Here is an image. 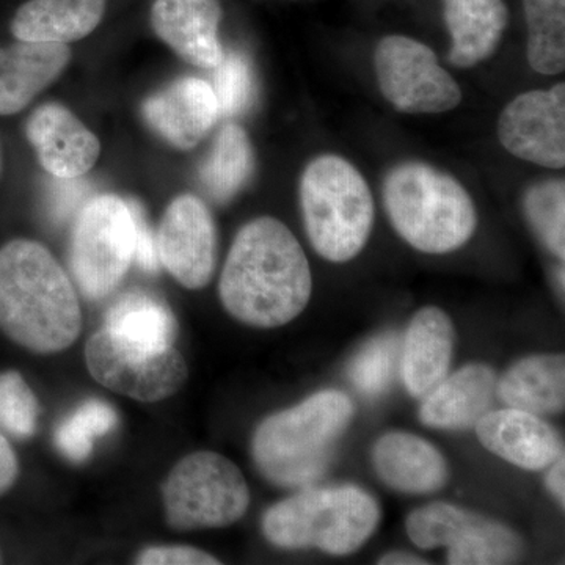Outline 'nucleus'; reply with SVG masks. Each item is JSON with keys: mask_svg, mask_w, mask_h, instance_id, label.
Listing matches in <instances>:
<instances>
[{"mask_svg": "<svg viewBox=\"0 0 565 565\" xmlns=\"http://www.w3.org/2000/svg\"><path fill=\"white\" fill-rule=\"evenodd\" d=\"M523 210L539 239L556 258L565 256V182L542 181L527 189Z\"/></svg>", "mask_w": 565, "mask_h": 565, "instance_id": "obj_29", "label": "nucleus"}, {"mask_svg": "<svg viewBox=\"0 0 565 565\" xmlns=\"http://www.w3.org/2000/svg\"><path fill=\"white\" fill-rule=\"evenodd\" d=\"M313 291L310 263L291 230L274 217L248 222L234 237L218 294L225 310L256 329L300 316Z\"/></svg>", "mask_w": 565, "mask_h": 565, "instance_id": "obj_1", "label": "nucleus"}, {"mask_svg": "<svg viewBox=\"0 0 565 565\" xmlns=\"http://www.w3.org/2000/svg\"><path fill=\"white\" fill-rule=\"evenodd\" d=\"M300 207L308 239L327 262H351L374 226V199L363 174L337 154H323L305 167Z\"/></svg>", "mask_w": 565, "mask_h": 565, "instance_id": "obj_6", "label": "nucleus"}, {"mask_svg": "<svg viewBox=\"0 0 565 565\" xmlns=\"http://www.w3.org/2000/svg\"><path fill=\"white\" fill-rule=\"evenodd\" d=\"M399 355V340L394 334L375 338L353 359L349 377L364 396H379L392 385Z\"/></svg>", "mask_w": 565, "mask_h": 565, "instance_id": "obj_30", "label": "nucleus"}, {"mask_svg": "<svg viewBox=\"0 0 565 565\" xmlns=\"http://www.w3.org/2000/svg\"><path fill=\"white\" fill-rule=\"evenodd\" d=\"M381 516L377 500L360 487H303L267 509L263 533L278 548L345 556L370 541Z\"/></svg>", "mask_w": 565, "mask_h": 565, "instance_id": "obj_5", "label": "nucleus"}, {"mask_svg": "<svg viewBox=\"0 0 565 565\" xmlns=\"http://www.w3.org/2000/svg\"><path fill=\"white\" fill-rule=\"evenodd\" d=\"M381 565H426V561L422 557L412 555V553L405 552H392L388 555L382 556L379 561Z\"/></svg>", "mask_w": 565, "mask_h": 565, "instance_id": "obj_38", "label": "nucleus"}, {"mask_svg": "<svg viewBox=\"0 0 565 565\" xmlns=\"http://www.w3.org/2000/svg\"><path fill=\"white\" fill-rule=\"evenodd\" d=\"M497 134L514 158L545 169H564V82L550 90H531L512 99L498 118Z\"/></svg>", "mask_w": 565, "mask_h": 565, "instance_id": "obj_12", "label": "nucleus"}, {"mask_svg": "<svg viewBox=\"0 0 565 565\" xmlns=\"http://www.w3.org/2000/svg\"><path fill=\"white\" fill-rule=\"evenodd\" d=\"M497 384L492 367L468 364L423 397L419 419L435 429H470L492 408Z\"/></svg>", "mask_w": 565, "mask_h": 565, "instance_id": "obj_19", "label": "nucleus"}, {"mask_svg": "<svg viewBox=\"0 0 565 565\" xmlns=\"http://www.w3.org/2000/svg\"><path fill=\"white\" fill-rule=\"evenodd\" d=\"M546 486L550 492L556 498L557 503L565 505V460L561 456L556 462L548 467V475H546Z\"/></svg>", "mask_w": 565, "mask_h": 565, "instance_id": "obj_37", "label": "nucleus"}, {"mask_svg": "<svg viewBox=\"0 0 565 565\" xmlns=\"http://www.w3.org/2000/svg\"><path fill=\"white\" fill-rule=\"evenodd\" d=\"M118 415L110 404L88 399L58 424L54 434L55 448L70 462L82 463L92 456L95 438L110 434L117 427Z\"/></svg>", "mask_w": 565, "mask_h": 565, "instance_id": "obj_28", "label": "nucleus"}, {"mask_svg": "<svg viewBox=\"0 0 565 565\" xmlns=\"http://www.w3.org/2000/svg\"><path fill=\"white\" fill-rule=\"evenodd\" d=\"M250 490L236 463L217 452L200 451L174 465L163 484V508L178 531L225 527L239 522Z\"/></svg>", "mask_w": 565, "mask_h": 565, "instance_id": "obj_7", "label": "nucleus"}, {"mask_svg": "<svg viewBox=\"0 0 565 565\" xmlns=\"http://www.w3.org/2000/svg\"><path fill=\"white\" fill-rule=\"evenodd\" d=\"M382 195L396 233L427 255L459 250L478 226L467 189L429 163L408 161L393 167L386 173Z\"/></svg>", "mask_w": 565, "mask_h": 565, "instance_id": "obj_4", "label": "nucleus"}, {"mask_svg": "<svg viewBox=\"0 0 565 565\" xmlns=\"http://www.w3.org/2000/svg\"><path fill=\"white\" fill-rule=\"evenodd\" d=\"M373 465L386 486L403 493L438 492L449 478L444 455L414 434L382 435L373 448Z\"/></svg>", "mask_w": 565, "mask_h": 565, "instance_id": "obj_21", "label": "nucleus"}, {"mask_svg": "<svg viewBox=\"0 0 565 565\" xmlns=\"http://www.w3.org/2000/svg\"><path fill=\"white\" fill-rule=\"evenodd\" d=\"M141 565H215L221 564L217 557L185 545L150 546L137 556Z\"/></svg>", "mask_w": 565, "mask_h": 565, "instance_id": "obj_33", "label": "nucleus"}, {"mask_svg": "<svg viewBox=\"0 0 565 565\" xmlns=\"http://www.w3.org/2000/svg\"><path fill=\"white\" fill-rule=\"evenodd\" d=\"M136 248V226L128 202L98 195L81 207L71 236L74 280L88 299L109 296L128 273Z\"/></svg>", "mask_w": 565, "mask_h": 565, "instance_id": "obj_8", "label": "nucleus"}, {"mask_svg": "<svg viewBox=\"0 0 565 565\" xmlns=\"http://www.w3.org/2000/svg\"><path fill=\"white\" fill-rule=\"evenodd\" d=\"M54 185V193L51 196L52 214L55 218L68 217L71 212L76 210L77 204L84 199V185L74 180H61Z\"/></svg>", "mask_w": 565, "mask_h": 565, "instance_id": "obj_35", "label": "nucleus"}, {"mask_svg": "<svg viewBox=\"0 0 565 565\" xmlns=\"http://www.w3.org/2000/svg\"><path fill=\"white\" fill-rule=\"evenodd\" d=\"M18 473H20L18 457L6 435L0 430V494L6 493L14 484Z\"/></svg>", "mask_w": 565, "mask_h": 565, "instance_id": "obj_36", "label": "nucleus"}, {"mask_svg": "<svg viewBox=\"0 0 565 565\" xmlns=\"http://www.w3.org/2000/svg\"><path fill=\"white\" fill-rule=\"evenodd\" d=\"M407 534L423 550L448 548L451 565L514 564L523 552L515 531L448 503H430L412 512Z\"/></svg>", "mask_w": 565, "mask_h": 565, "instance_id": "obj_10", "label": "nucleus"}, {"mask_svg": "<svg viewBox=\"0 0 565 565\" xmlns=\"http://www.w3.org/2000/svg\"><path fill=\"white\" fill-rule=\"evenodd\" d=\"M159 263L188 289L211 281L217 259V230L210 207L191 193L177 196L167 207L158 236Z\"/></svg>", "mask_w": 565, "mask_h": 565, "instance_id": "obj_13", "label": "nucleus"}, {"mask_svg": "<svg viewBox=\"0 0 565 565\" xmlns=\"http://www.w3.org/2000/svg\"><path fill=\"white\" fill-rule=\"evenodd\" d=\"M104 330L141 348H172L177 338V319L161 300L145 292L125 294L104 316Z\"/></svg>", "mask_w": 565, "mask_h": 565, "instance_id": "obj_25", "label": "nucleus"}, {"mask_svg": "<svg viewBox=\"0 0 565 565\" xmlns=\"http://www.w3.org/2000/svg\"><path fill=\"white\" fill-rule=\"evenodd\" d=\"M456 330L440 308L426 307L405 332L399 370L407 392L424 397L448 375L455 352Z\"/></svg>", "mask_w": 565, "mask_h": 565, "instance_id": "obj_18", "label": "nucleus"}, {"mask_svg": "<svg viewBox=\"0 0 565 565\" xmlns=\"http://www.w3.org/2000/svg\"><path fill=\"white\" fill-rule=\"evenodd\" d=\"M25 134L41 167L57 180L84 177L102 154L98 137L58 103L44 104L33 111Z\"/></svg>", "mask_w": 565, "mask_h": 565, "instance_id": "obj_14", "label": "nucleus"}, {"mask_svg": "<svg viewBox=\"0 0 565 565\" xmlns=\"http://www.w3.org/2000/svg\"><path fill=\"white\" fill-rule=\"evenodd\" d=\"M128 204L129 210H131L134 226H136L134 258L137 259L141 269L147 270V273H156L159 269V255L154 233L148 225L140 204L132 202V200H129Z\"/></svg>", "mask_w": 565, "mask_h": 565, "instance_id": "obj_34", "label": "nucleus"}, {"mask_svg": "<svg viewBox=\"0 0 565 565\" xmlns=\"http://www.w3.org/2000/svg\"><path fill=\"white\" fill-rule=\"evenodd\" d=\"M218 0H154L152 31L188 63L214 70L223 61Z\"/></svg>", "mask_w": 565, "mask_h": 565, "instance_id": "obj_16", "label": "nucleus"}, {"mask_svg": "<svg viewBox=\"0 0 565 565\" xmlns=\"http://www.w3.org/2000/svg\"><path fill=\"white\" fill-rule=\"evenodd\" d=\"M106 0H29L14 14L11 33L20 41L68 44L90 35Z\"/></svg>", "mask_w": 565, "mask_h": 565, "instance_id": "obj_23", "label": "nucleus"}, {"mask_svg": "<svg viewBox=\"0 0 565 565\" xmlns=\"http://www.w3.org/2000/svg\"><path fill=\"white\" fill-rule=\"evenodd\" d=\"M475 427L486 449L523 470H546L564 456L563 438L555 427L530 412L490 411Z\"/></svg>", "mask_w": 565, "mask_h": 565, "instance_id": "obj_17", "label": "nucleus"}, {"mask_svg": "<svg viewBox=\"0 0 565 565\" xmlns=\"http://www.w3.org/2000/svg\"><path fill=\"white\" fill-rule=\"evenodd\" d=\"M527 24V62L545 76L565 68V0H523Z\"/></svg>", "mask_w": 565, "mask_h": 565, "instance_id": "obj_27", "label": "nucleus"}, {"mask_svg": "<svg viewBox=\"0 0 565 565\" xmlns=\"http://www.w3.org/2000/svg\"><path fill=\"white\" fill-rule=\"evenodd\" d=\"M497 393L508 407L534 415L559 414L565 405L563 355H534L520 360L501 377Z\"/></svg>", "mask_w": 565, "mask_h": 565, "instance_id": "obj_24", "label": "nucleus"}, {"mask_svg": "<svg viewBox=\"0 0 565 565\" xmlns=\"http://www.w3.org/2000/svg\"><path fill=\"white\" fill-rule=\"evenodd\" d=\"M145 121L178 150H192L214 128L221 109L210 82L182 77L150 96L141 107Z\"/></svg>", "mask_w": 565, "mask_h": 565, "instance_id": "obj_15", "label": "nucleus"}, {"mask_svg": "<svg viewBox=\"0 0 565 565\" xmlns=\"http://www.w3.org/2000/svg\"><path fill=\"white\" fill-rule=\"evenodd\" d=\"M215 70L214 93L223 117H236L250 107L255 82L250 62L241 52L223 55Z\"/></svg>", "mask_w": 565, "mask_h": 565, "instance_id": "obj_32", "label": "nucleus"}, {"mask_svg": "<svg viewBox=\"0 0 565 565\" xmlns=\"http://www.w3.org/2000/svg\"><path fill=\"white\" fill-rule=\"evenodd\" d=\"M444 17L451 35L448 61L457 68L492 57L509 24L504 0H444Z\"/></svg>", "mask_w": 565, "mask_h": 565, "instance_id": "obj_22", "label": "nucleus"}, {"mask_svg": "<svg viewBox=\"0 0 565 565\" xmlns=\"http://www.w3.org/2000/svg\"><path fill=\"white\" fill-rule=\"evenodd\" d=\"M353 414L355 408L348 394L326 390L269 416L253 435L256 467L267 481L277 486H313L326 475L334 445Z\"/></svg>", "mask_w": 565, "mask_h": 565, "instance_id": "obj_3", "label": "nucleus"}, {"mask_svg": "<svg viewBox=\"0 0 565 565\" xmlns=\"http://www.w3.org/2000/svg\"><path fill=\"white\" fill-rule=\"evenodd\" d=\"M70 61L68 44L20 41L0 47V115L25 109L57 81Z\"/></svg>", "mask_w": 565, "mask_h": 565, "instance_id": "obj_20", "label": "nucleus"}, {"mask_svg": "<svg viewBox=\"0 0 565 565\" xmlns=\"http://www.w3.org/2000/svg\"><path fill=\"white\" fill-rule=\"evenodd\" d=\"M85 363L96 382L140 403H158L188 382L185 360L173 348H141L99 330L85 345Z\"/></svg>", "mask_w": 565, "mask_h": 565, "instance_id": "obj_11", "label": "nucleus"}, {"mask_svg": "<svg viewBox=\"0 0 565 565\" xmlns=\"http://www.w3.org/2000/svg\"><path fill=\"white\" fill-rule=\"evenodd\" d=\"M374 66L382 95L403 114H444L462 102L455 77L422 41L385 36L375 47Z\"/></svg>", "mask_w": 565, "mask_h": 565, "instance_id": "obj_9", "label": "nucleus"}, {"mask_svg": "<svg viewBox=\"0 0 565 565\" xmlns=\"http://www.w3.org/2000/svg\"><path fill=\"white\" fill-rule=\"evenodd\" d=\"M253 169L255 156L247 132L241 126L226 125L212 145L200 178L215 202L226 203L247 184Z\"/></svg>", "mask_w": 565, "mask_h": 565, "instance_id": "obj_26", "label": "nucleus"}, {"mask_svg": "<svg viewBox=\"0 0 565 565\" xmlns=\"http://www.w3.org/2000/svg\"><path fill=\"white\" fill-rule=\"evenodd\" d=\"M0 329L40 355L65 351L79 337L76 289L43 244L14 239L0 248Z\"/></svg>", "mask_w": 565, "mask_h": 565, "instance_id": "obj_2", "label": "nucleus"}, {"mask_svg": "<svg viewBox=\"0 0 565 565\" xmlns=\"http://www.w3.org/2000/svg\"><path fill=\"white\" fill-rule=\"evenodd\" d=\"M40 403L21 374H0V430L11 437H32L39 426Z\"/></svg>", "mask_w": 565, "mask_h": 565, "instance_id": "obj_31", "label": "nucleus"}]
</instances>
